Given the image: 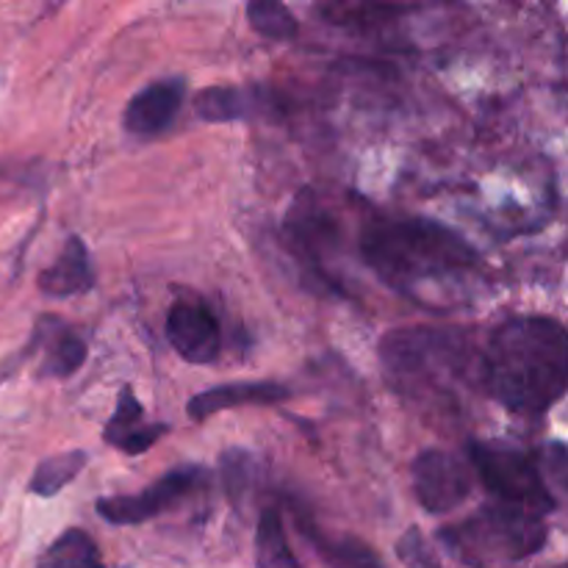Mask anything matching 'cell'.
<instances>
[{
  "label": "cell",
  "mask_w": 568,
  "mask_h": 568,
  "mask_svg": "<svg viewBox=\"0 0 568 568\" xmlns=\"http://www.w3.org/2000/svg\"><path fill=\"white\" fill-rule=\"evenodd\" d=\"M166 338L183 361L194 366L214 364L222 347L216 316L197 300H178L166 314Z\"/></svg>",
  "instance_id": "8"
},
{
  "label": "cell",
  "mask_w": 568,
  "mask_h": 568,
  "mask_svg": "<svg viewBox=\"0 0 568 568\" xmlns=\"http://www.w3.org/2000/svg\"><path fill=\"white\" fill-rule=\"evenodd\" d=\"M250 471H253V458L242 449H231L222 458V480L233 505H242V497L250 491Z\"/></svg>",
  "instance_id": "21"
},
{
  "label": "cell",
  "mask_w": 568,
  "mask_h": 568,
  "mask_svg": "<svg viewBox=\"0 0 568 568\" xmlns=\"http://www.w3.org/2000/svg\"><path fill=\"white\" fill-rule=\"evenodd\" d=\"M247 20L255 33L275 39V42H286V39H294L300 33V26L292 11L283 3H275V0H255V3H250Z\"/></svg>",
  "instance_id": "19"
},
{
  "label": "cell",
  "mask_w": 568,
  "mask_h": 568,
  "mask_svg": "<svg viewBox=\"0 0 568 568\" xmlns=\"http://www.w3.org/2000/svg\"><path fill=\"white\" fill-rule=\"evenodd\" d=\"M255 566L258 568H303L288 547L281 510L266 508L255 527Z\"/></svg>",
  "instance_id": "16"
},
{
  "label": "cell",
  "mask_w": 568,
  "mask_h": 568,
  "mask_svg": "<svg viewBox=\"0 0 568 568\" xmlns=\"http://www.w3.org/2000/svg\"><path fill=\"white\" fill-rule=\"evenodd\" d=\"M37 568H105V564L94 538L87 530L70 527L50 544Z\"/></svg>",
  "instance_id": "15"
},
{
  "label": "cell",
  "mask_w": 568,
  "mask_h": 568,
  "mask_svg": "<svg viewBox=\"0 0 568 568\" xmlns=\"http://www.w3.org/2000/svg\"><path fill=\"white\" fill-rule=\"evenodd\" d=\"M397 555L408 568H438L430 547H427V541L422 538V532L416 530V527H410V530L399 538Z\"/></svg>",
  "instance_id": "22"
},
{
  "label": "cell",
  "mask_w": 568,
  "mask_h": 568,
  "mask_svg": "<svg viewBox=\"0 0 568 568\" xmlns=\"http://www.w3.org/2000/svg\"><path fill=\"white\" fill-rule=\"evenodd\" d=\"M209 469H203L197 464H186L181 469L166 471L164 477H159L142 494H120V497L98 499L94 508H98L100 519H105L114 527L144 525V521L161 516L166 508L181 503V499H186L197 488H203L209 483Z\"/></svg>",
  "instance_id": "6"
},
{
  "label": "cell",
  "mask_w": 568,
  "mask_h": 568,
  "mask_svg": "<svg viewBox=\"0 0 568 568\" xmlns=\"http://www.w3.org/2000/svg\"><path fill=\"white\" fill-rule=\"evenodd\" d=\"M480 377L503 408L541 416L564 399L568 336L552 316H514L494 331L480 361Z\"/></svg>",
  "instance_id": "1"
},
{
  "label": "cell",
  "mask_w": 568,
  "mask_h": 568,
  "mask_svg": "<svg viewBox=\"0 0 568 568\" xmlns=\"http://www.w3.org/2000/svg\"><path fill=\"white\" fill-rule=\"evenodd\" d=\"M314 544L322 552V558L333 568H383L375 549H369L358 538H342V541H322V538H314Z\"/></svg>",
  "instance_id": "20"
},
{
  "label": "cell",
  "mask_w": 568,
  "mask_h": 568,
  "mask_svg": "<svg viewBox=\"0 0 568 568\" xmlns=\"http://www.w3.org/2000/svg\"><path fill=\"white\" fill-rule=\"evenodd\" d=\"M466 342L455 331L403 327L381 342V366L388 386L403 394L447 392L466 369Z\"/></svg>",
  "instance_id": "4"
},
{
  "label": "cell",
  "mask_w": 568,
  "mask_h": 568,
  "mask_svg": "<svg viewBox=\"0 0 568 568\" xmlns=\"http://www.w3.org/2000/svg\"><path fill=\"white\" fill-rule=\"evenodd\" d=\"M39 288H42L44 297H75V294L89 292L94 286V270L92 258H89V250L83 244V239L70 236L67 239L64 250L59 253V258L48 266L44 272H39L37 277Z\"/></svg>",
  "instance_id": "13"
},
{
  "label": "cell",
  "mask_w": 568,
  "mask_h": 568,
  "mask_svg": "<svg viewBox=\"0 0 568 568\" xmlns=\"http://www.w3.org/2000/svg\"><path fill=\"white\" fill-rule=\"evenodd\" d=\"M170 430L161 422H144V408L136 399L131 386L120 388V399H116V410L111 414L109 425H105L103 438L114 449L125 455H142L159 442L164 433Z\"/></svg>",
  "instance_id": "11"
},
{
  "label": "cell",
  "mask_w": 568,
  "mask_h": 568,
  "mask_svg": "<svg viewBox=\"0 0 568 568\" xmlns=\"http://www.w3.org/2000/svg\"><path fill=\"white\" fill-rule=\"evenodd\" d=\"M83 361H87V344H83V338L59 325V331L53 333V342L48 344V355H44V364L39 369V375L70 377L81 369Z\"/></svg>",
  "instance_id": "18"
},
{
  "label": "cell",
  "mask_w": 568,
  "mask_h": 568,
  "mask_svg": "<svg viewBox=\"0 0 568 568\" xmlns=\"http://www.w3.org/2000/svg\"><path fill=\"white\" fill-rule=\"evenodd\" d=\"M183 98H186V81L183 78H161V81L148 83L125 105L122 125L133 136H159L175 122Z\"/></svg>",
  "instance_id": "10"
},
{
  "label": "cell",
  "mask_w": 568,
  "mask_h": 568,
  "mask_svg": "<svg viewBox=\"0 0 568 568\" xmlns=\"http://www.w3.org/2000/svg\"><path fill=\"white\" fill-rule=\"evenodd\" d=\"M469 458L475 475L499 505L532 510L538 516L555 510L549 483L536 455L505 442H475L469 447Z\"/></svg>",
  "instance_id": "5"
},
{
  "label": "cell",
  "mask_w": 568,
  "mask_h": 568,
  "mask_svg": "<svg viewBox=\"0 0 568 568\" xmlns=\"http://www.w3.org/2000/svg\"><path fill=\"white\" fill-rule=\"evenodd\" d=\"M442 544L469 566L519 564L541 552L549 541L544 516L532 510L488 505L480 514L442 530Z\"/></svg>",
  "instance_id": "3"
},
{
  "label": "cell",
  "mask_w": 568,
  "mask_h": 568,
  "mask_svg": "<svg viewBox=\"0 0 568 568\" xmlns=\"http://www.w3.org/2000/svg\"><path fill=\"white\" fill-rule=\"evenodd\" d=\"M197 116L205 122H236L261 111V94L236 87H209L194 98Z\"/></svg>",
  "instance_id": "14"
},
{
  "label": "cell",
  "mask_w": 568,
  "mask_h": 568,
  "mask_svg": "<svg viewBox=\"0 0 568 568\" xmlns=\"http://www.w3.org/2000/svg\"><path fill=\"white\" fill-rule=\"evenodd\" d=\"M288 397H292V392L281 383H225V386L194 394L186 405V414L192 419L205 422L220 410L247 408V405H277Z\"/></svg>",
  "instance_id": "12"
},
{
  "label": "cell",
  "mask_w": 568,
  "mask_h": 568,
  "mask_svg": "<svg viewBox=\"0 0 568 568\" xmlns=\"http://www.w3.org/2000/svg\"><path fill=\"white\" fill-rule=\"evenodd\" d=\"M361 255L383 283L399 292L458 281L480 264L464 236L430 220L372 222L361 233Z\"/></svg>",
  "instance_id": "2"
},
{
  "label": "cell",
  "mask_w": 568,
  "mask_h": 568,
  "mask_svg": "<svg viewBox=\"0 0 568 568\" xmlns=\"http://www.w3.org/2000/svg\"><path fill=\"white\" fill-rule=\"evenodd\" d=\"M286 236L294 253L300 255V261L311 264L314 270H322L327 255L338 244L336 222L311 197V192H300L297 200H294L292 211L286 216Z\"/></svg>",
  "instance_id": "9"
},
{
  "label": "cell",
  "mask_w": 568,
  "mask_h": 568,
  "mask_svg": "<svg viewBox=\"0 0 568 568\" xmlns=\"http://www.w3.org/2000/svg\"><path fill=\"white\" fill-rule=\"evenodd\" d=\"M410 477H414L416 503L433 516L458 510L475 488V475L469 466L458 455L444 453V449H425L416 455Z\"/></svg>",
  "instance_id": "7"
},
{
  "label": "cell",
  "mask_w": 568,
  "mask_h": 568,
  "mask_svg": "<svg viewBox=\"0 0 568 568\" xmlns=\"http://www.w3.org/2000/svg\"><path fill=\"white\" fill-rule=\"evenodd\" d=\"M89 455L83 449H70V453H61L42 460L37 466V471H33L31 483H28V491L37 494V497H55V494L64 491L81 475Z\"/></svg>",
  "instance_id": "17"
}]
</instances>
